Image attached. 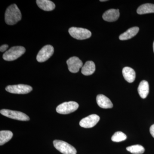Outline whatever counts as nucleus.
Returning a JSON list of instances; mask_svg holds the SVG:
<instances>
[{
	"label": "nucleus",
	"instance_id": "9d476101",
	"mask_svg": "<svg viewBox=\"0 0 154 154\" xmlns=\"http://www.w3.org/2000/svg\"><path fill=\"white\" fill-rule=\"evenodd\" d=\"M69 71L72 73H75L79 72L80 68L83 67L82 61L77 57H72L66 61Z\"/></svg>",
	"mask_w": 154,
	"mask_h": 154
},
{
	"label": "nucleus",
	"instance_id": "423d86ee",
	"mask_svg": "<svg viewBox=\"0 0 154 154\" xmlns=\"http://www.w3.org/2000/svg\"><path fill=\"white\" fill-rule=\"evenodd\" d=\"M0 113L4 116L12 119L24 121H29L30 120V118L28 116L20 111L8 109H2L0 111Z\"/></svg>",
	"mask_w": 154,
	"mask_h": 154
},
{
	"label": "nucleus",
	"instance_id": "b1692460",
	"mask_svg": "<svg viewBox=\"0 0 154 154\" xmlns=\"http://www.w3.org/2000/svg\"><path fill=\"white\" fill-rule=\"evenodd\" d=\"M153 51H154V42H153Z\"/></svg>",
	"mask_w": 154,
	"mask_h": 154
},
{
	"label": "nucleus",
	"instance_id": "f3484780",
	"mask_svg": "<svg viewBox=\"0 0 154 154\" xmlns=\"http://www.w3.org/2000/svg\"><path fill=\"white\" fill-rule=\"evenodd\" d=\"M96 70V66L94 62L88 61L83 66L82 72L85 75H90L93 74Z\"/></svg>",
	"mask_w": 154,
	"mask_h": 154
},
{
	"label": "nucleus",
	"instance_id": "aec40b11",
	"mask_svg": "<svg viewBox=\"0 0 154 154\" xmlns=\"http://www.w3.org/2000/svg\"><path fill=\"white\" fill-rule=\"evenodd\" d=\"M126 149L128 151L134 154H142L145 151L143 147L140 145H135L128 147Z\"/></svg>",
	"mask_w": 154,
	"mask_h": 154
},
{
	"label": "nucleus",
	"instance_id": "393cba45",
	"mask_svg": "<svg viewBox=\"0 0 154 154\" xmlns=\"http://www.w3.org/2000/svg\"><path fill=\"white\" fill-rule=\"evenodd\" d=\"M106 1H105V0H104V1H100V2H106Z\"/></svg>",
	"mask_w": 154,
	"mask_h": 154
},
{
	"label": "nucleus",
	"instance_id": "0eeeda50",
	"mask_svg": "<svg viewBox=\"0 0 154 154\" xmlns=\"http://www.w3.org/2000/svg\"><path fill=\"white\" fill-rule=\"evenodd\" d=\"M5 89L9 93L18 94H28L33 90L31 86L22 84L8 86Z\"/></svg>",
	"mask_w": 154,
	"mask_h": 154
},
{
	"label": "nucleus",
	"instance_id": "ddd939ff",
	"mask_svg": "<svg viewBox=\"0 0 154 154\" xmlns=\"http://www.w3.org/2000/svg\"><path fill=\"white\" fill-rule=\"evenodd\" d=\"M36 2L38 7L43 11H51L55 8V4L49 0H37Z\"/></svg>",
	"mask_w": 154,
	"mask_h": 154
},
{
	"label": "nucleus",
	"instance_id": "1a4fd4ad",
	"mask_svg": "<svg viewBox=\"0 0 154 154\" xmlns=\"http://www.w3.org/2000/svg\"><path fill=\"white\" fill-rule=\"evenodd\" d=\"M100 117L96 114H92L83 118L80 122V125L85 128H91L97 124Z\"/></svg>",
	"mask_w": 154,
	"mask_h": 154
},
{
	"label": "nucleus",
	"instance_id": "39448f33",
	"mask_svg": "<svg viewBox=\"0 0 154 154\" xmlns=\"http://www.w3.org/2000/svg\"><path fill=\"white\" fill-rule=\"evenodd\" d=\"M78 103L73 101L62 103L57 107L56 111L61 114H67L72 113L79 108Z\"/></svg>",
	"mask_w": 154,
	"mask_h": 154
},
{
	"label": "nucleus",
	"instance_id": "7ed1b4c3",
	"mask_svg": "<svg viewBox=\"0 0 154 154\" xmlns=\"http://www.w3.org/2000/svg\"><path fill=\"white\" fill-rule=\"evenodd\" d=\"M70 35L78 40H84L90 38L92 33L90 30L85 28L72 27L69 30Z\"/></svg>",
	"mask_w": 154,
	"mask_h": 154
},
{
	"label": "nucleus",
	"instance_id": "f03ea898",
	"mask_svg": "<svg viewBox=\"0 0 154 154\" xmlns=\"http://www.w3.org/2000/svg\"><path fill=\"white\" fill-rule=\"evenodd\" d=\"M26 50L24 47L20 46H14L6 51L3 55L5 60L11 61L16 60L24 54Z\"/></svg>",
	"mask_w": 154,
	"mask_h": 154
},
{
	"label": "nucleus",
	"instance_id": "f8f14e48",
	"mask_svg": "<svg viewBox=\"0 0 154 154\" xmlns=\"http://www.w3.org/2000/svg\"><path fill=\"white\" fill-rule=\"evenodd\" d=\"M96 102L99 107L102 108L108 109L113 107V104L110 99L102 94H99L97 96Z\"/></svg>",
	"mask_w": 154,
	"mask_h": 154
},
{
	"label": "nucleus",
	"instance_id": "4468645a",
	"mask_svg": "<svg viewBox=\"0 0 154 154\" xmlns=\"http://www.w3.org/2000/svg\"><path fill=\"white\" fill-rule=\"evenodd\" d=\"M122 75L125 79L129 83L134 82L136 78V73L133 69L129 67H125L122 69Z\"/></svg>",
	"mask_w": 154,
	"mask_h": 154
},
{
	"label": "nucleus",
	"instance_id": "a211bd4d",
	"mask_svg": "<svg viewBox=\"0 0 154 154\" xmlns=\"http://www.w3.org/2000/svg\"><path fill=\"white\" fill-rule=\"evenodd\" d=\"M137 12L140 15L154 13V5L152 4H144L138 8Z\"/></svg>",
	"mask_w": 154,
	"mask_h": 154
},
{
	"label": "nucleus",
	"instance_id": "2eb2a0df",
	"mask_svg": "<svg viewBox=\"0 0 154 154\" xmlns=\"http://www.w3.org/2000/svg\"><path fill=\"white\" fill-rule=\"evenodd\" d=\"M139 30V28L137 27H133L129 28L125 32L122 33L119 36L121 40H126L130 39L137 35Z\"/></svg>",
	"mask_w": 154,
	"mask_h": 154
},
{
	"label": "nucleus",
	"instance_id": "5701e85b",
	"mask_svg": "<svg viewBox=\"0 0 154 154\" xmlns=\"http://www.w3.org/2000/svg\"><path fill=\"white\" fill-rule=\"evenodd\" d=\"M150 132L152 136L154 138V124L152 125L150 128Z\"/></svg>",
	"mask_w": 154,
	"mask_h": 154
},
{
	"label": "nucleus",
	"instance_id": "4be33fe9",
	"mask_svg": "<svg viewBox=\"0 0 154 154\" xmlns=\"http://www.w3.org/2000/svg\"><path fill=\"white\" fill-rule=\"evenodd\" d=\"M9 46L8 45H2L0 47V51L1 52H3L4 51H5L7 50V49L8 48Z\"/></svg>",
	"mask_w": 154,
	"mask_h": 154
},
{
	"label": "nucleus",
	"instance_id": "dca6fc26",
	"mask_svg": "<svg viewBox=\"0 0 154 154\" xmlns=\"http://www.w3.org/2000/svg\"><path fill=\"white\" fill-rule=\"evenodd\" d=\"M138 92L142 99L146 98L149 93V83L147 81L143 80L140 82L138 88Z\"/></svg>",
	"mask_w": 154,
	"mask_h": 154
},
{
	"label": "nucleus",
	"instance_id": "f257e3e1",
	"mask_svg": "<svg viewBox=\"0 0 154 154\" xmlns=\"http://www.w3.org/2000/svg\"><path fill=\"white\" fill-rule=\"evenodd\" d=\"M22 19L21 11L15 4L7 8L5 14V21L8 25H14Z\"/></svg>",
	"mask_w": 154,
	"mask_h": 154
},
{
	"label": "nucleus",
	"instance_id": "6ab92c4d",
	"mask_svg": "<svg viewBox=\"0 0 154 154\" xmlns=\"http://www.w3.org/2000/svg\"><path fill=\"white\" fill-rule=\"evenodd\" d=\"M13 134L10 131H0V145L5 144L13 137Z\"/></svg>",
	"mask_w": 154,
	"mask_h": 154
},
{
	"label": "nucleus",
	"instance_id": "412c9836",
	"mask_svg": "<svg viewBox=\"0 0 154 154\" xmlns=\"http://www.w3.org/2000/svg\"><path fill=\"white\" fill-rule=\"evenodd\" d=\"M126 135L121 131H117L114 133L111 137V140L115 142H120L126 139Z\"/></svg>",
	"mask_w": 154,
	"mask_h": 154
},
{
	"label": "nucleus",
	"instance_id": "6e6552de",
	"mask_svg": "<svg viewBox=\"0 0 154 154\" xmlns=\"http://www.w3.org/2000/svg\"><path fill=\"white\" fill-rule=\"evenodd\" d=\"M54 48L51 45H46L44 46L38 52L36 57V60L38 62L42 63L46 61L53 54Z\"/></svg>",
	"mask_w": 154,
	"mask_h": 154
},
{
	"label": "nucleus",
	"instance_id": "20e7f679",
	"mask_svg": "<svg viewBox=\"0 0 154 154\" xmlns=\"http://www.w3.org/2000/svg\"><path fill=\"white\" fill-rule=\"evenodd\" d=\"M54 147L57 150L63 154H76L77 151L74 147L70 144L60 140H54L53 141Z\"/></svg>",
	"mask_w": 154,
	"mask_h": 154
},
{
	"label": "nucleus",
	"instance_id": "9b49d317",
	"mask_svg": "<svg viewBox=\"0 0 154 154\" xmlns=\"http://www.w3.org/2000/svg\"><path fill=\"white\" fill-rule=\"evenodd\" d=\"M119 10L118 9H111L103 14L102 18L107 22H115L119 18Z\"/></svg>",
	"mask_w": 154,
	"mask_h": 154
}]
</instances>
